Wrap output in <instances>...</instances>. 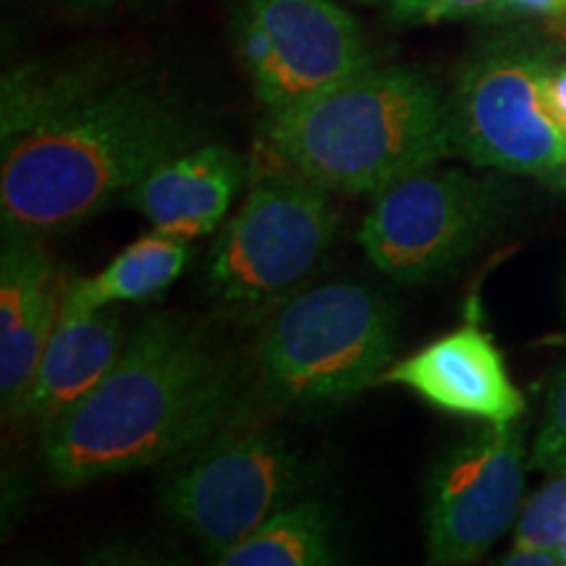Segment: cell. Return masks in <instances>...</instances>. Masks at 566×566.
I'll return each mask as SVG.
<instances>
[{"label": "cell", "mask_w": 566, "mask_h": 566, "mask_svg": "<svg viewBox=\"0 0 566 566\" xmlns=\"http://www.w3.org/2000/svg\"><path fill=\"white\" fill-rule=\"evenodd\" d=\"M525 433L485 422L438 459L428 485V562L472 564L520 520Z\"/></svg>", "instance_id": "10"}, {"label": "cell", "mask_w": 566, "mask_h": 566, "mask_svg": "<svg viewBox=\"0 0 566 566\" xmlns=\"http://www.w3.org/2000/svg\"><path fill=\"white\" fill-rule=\"evenodd\" d=\"M556 51L527 32L480 42L449 95L454 150L480 168L551 176L566 163V132L548 108Z\"/></svg>", "instance_id": "6"}, {"label": "cell", "mask_w": 566, "mask_h": 566, "mask_svg": "<svg viewBox=\"0 0 566 566\" xmlns=\"http://www.w3.org/2000/svg\"><path fill=\"white\" fill-rule=\"evenodd\" d=\"M247 179L244 160L216 142L189 147L142 179L126 195L155 229L176 237H208L226 221Z\"/></svg>", "instance_id": "13"}, {"label": "cell", "mask_w": 566, "mask_h": 566, "mask_svg": "<svg viewBox=\"0 0 566 566\" xmlns=\"http://www.w3.org/2000/svg\"><path fill=\"white\" fill-rule=\"evenodd\" d=\"M396 313L384 294L336 281L296 294L258 344L263 391L281 407H336L391 367Z\"/></svg>", "instance_id": "5"}, {"label": "cell", "mask_w": 566, "mask_h": 566, "mask_svg": "<svg viewBox=\"0 0 566 566\" xmlns=\"http://www.w3.org/2000/svg\"><path fill=\"white\" fill-rule=\"evenodd\" d=\"M546 97L551 113H554L558 126L566 132V63L556 61V66L551 69L546 82Z\"/></svg>", "instance_id": "21"}, {"label": "cell", "mask_w": 566, "mask_h": 566, "mask_svg": "<svg viewBox=\"0 0 566 566\" xmlns=\"http://www.w3.org/2000/svg\"><path fill=\"white\" fill-rule=\"evenodd\" d=\"M124 346L122 313L116 304L92 313L61 307L30 391L17 412L19 420L34 422L45 430L101 384L118 363Z\"/></svg>", "instance_id": "14"}, {"label": "cell", "mask_w": 566, "mask_h": 566, "mask_svg": "<svg viewBox=\"0 0 566 566\" xmlns=\"http://www.w3.org/2000/svg\"><path fill=\"white\" fill-rule=\"evenodd\" d=\"M378 384L405 386L443 412L483 422H514L527 407L491 334L472 323L391 365Z\"/></svg>", "instance_id": "11"}, {"label": "cell", "mask_w": 566, "mask_h": 566, "mask_svg": "<svg viewBox=\"0 0 566 566\" xmlns=\"http://www.w3.org/2000/svg\"><path fill=\"white\" fill-rule=\"evenodd\" d=\"M504 210L495 181L457 168H420L375 195L357 242L380 273L420 283L464 263Z\"/></svg>", "instance_id": "8"}, {"label": "cell", "mask_w": 566, "mask_h": 566, "mask_svg": "<svg viewBox=\"0 0 566 566\" xmlns=\"http://www.w3.org/2000/svg\"><path fill=\"white\" fill-rule=\"evenodd\" d=\"M192 260V244L187 237L155 229L116 254L92 279H74L63 292V310L111 307L122 302H147L166 292Z\"/></svg>", "instance_id": "15"}, {"label": "cell", "mask_w": 566, "mask_h": 566, "mask_svg": "<svg viewBox=\"0 0 566 566\" xmlns=\"http://www.w3.org/2000/svg\"><path fill=\"white\" fill-rule=\"evenodd\" d=\"M233 40L268 111L307 101L373 66L357 19L334 0H239Z\"/></svg>", "instance_id": "9"}, {"label": "cell", "mask_w": 566, "mask_h": 566, "mask_svg": "<svg viewBox=\"0 0 566 566\" xmlns=\"http://www.w3.org/2000/svg\"><path fill=\"white\" fill-rule=\"evenodd\" d=\"M66 283L40 237L6 233L0 254V396L17 417L61 315Z\"/></svg>", "instance_id": "12"}, {"label": "cell", "mask_w": 566, "mask_h": 566, "mask_svg": "<svg viewBox=\"0 0 566 566\" xmlns=\"http://www.w3.org/2000/svg\"><path fill=\"white\" fill-rule=\"evenodd\" d=\"M263 142L328 192L378 195L454 150L449 97L407 66H367L307 101L268 111Z\"/></svg>", "instance_id": "3"}, {"label": "cell", "mask_w": 566, "mask_h": 566, "mask_svg": "<svg viewBox=\"0 0 566 566\" xmlns=\"http://www.w3.org/2000/svg\"><path fill=\"white\" fill-rule=\"evenodd\" d=\"M250 179L242 208L205 258V289L231 307L292 292L321 265L338 231L334 202L321 184L283 163L252 171Z\"/></svg>", "instance_id": "7"}, {"label": "cell", "mask_w": 566, "mask_h": 566, "mask_svg": "<svg viewBox=\"0 0 566 566\" xmlns=\"http://www.w3.org/2000/svg\"><path fill=\"white\" fill-rule=\"evenodd\" d=\"M566 0H493L488 19H562Z\"/></svg>", "instance_id": "20"}, {"label": "cell", "mask_w": 566, "mask_h": 566, "mask_svg": "<svg viewBox=\"0 0 566 566\" xmlns=\"http://www.w3.org/2000/svg\"><path fill=\"white\" fill-rule=\"evenodd\" d=\"M556 551H558V558H562V564H566V537H564V543Z\"/></svg>", "instance_id": "24"}, {"label": "cell", "mask_w": 566, "mask_h": 566, "mask_svg": "<svg viewBox=\"0 0 566 566\" xmlns=\"http://www.w3.org/2000/svg\"><path fill=\"white\" fill-rule=\"evenodd\" d=\"M307 480V462L292 436L239 396L208 436L166 464L160 501L218 558L300 499Z\"/></svg>", "instance_id": "4"}, {"label": "cell", "mask_w": 566, "mask_h": 566, "mask_svg": "<svg viewBox=\"0 0 566 566\" xmlns=\"http://www.w3.org/2000/svg\"><path fill=\"white\" fill-rule=\"evenodd\" d=\"M237 401L221 346L187 317L153 315L101 384L42 430L45 470L55 485L84 488L168 464Z\"/></svg>", "instance_id": "2"}, {"label": "cell", "mask_w": 566, "mask_h": 566, "mask_svg": "<svg viewBox=\"0 0 566 566\" xmlns=\"http://www.w3.org/2000/svg\"><path fill=\"white\" fill-rule=\"evenodd\" d=\"M493 0H394V19L405 24H438V21L488 17Z\"/></svg>", "instance_id": "19"}, {"label": "cell", "mask_w": 566, "mask_h": 566, "mask_svg": "<svg viewBox=\"0 0 566 566\" xmlns=\"http://www.w3.org/2000/svg\"><path fill=\"white\" fill-rule=\"evenodd\" d=\"M566 537V472L556 475L522 506L514 546L556 551Z\"/></svg>", "instance_id": "17"}, {"label": "cell", "mask_w": 566, "mask_h": 566, "mask_svg": "<svg viewBox=\"0 0 566 566\" xmlns=\"http://www.w3.org/2000/svg\"><path fill=\"white\" fill-rule=\"evenodd\" d=\"M223 566H325L336 562L334 512L296 499L216 558Z\"/></svg>", "instance_id": "16"}, {"label": "cell", "mask_w": 566, "mask_h": 566, "mask_svg": "<svg viewBox=\"0 0 566 566\" xmlns=\"http://www.w3.org/2000/svg\"><path fill=\"white\" fill-rule=\"evenodd\" d=\"M48 3L66 6L74 11H113V9H126V6H139L145 0H48Z\"/></svg>", "instance_id": "23"}, {"label": "cell", "mask_w": 566, "mask_h": 566, "mask_svg": "<svg viewBox=\"0 0 566 566\" xmlns=\"http://www.w3.org/2000/svg\"><path fill=\"white\" fill-rule=\"evenodd\" d=\"M202 145L166 76L116 51L51 55L0 84V216L45 237L122 200L163 160Z\"/></svg>", "instance_id": "1"}, {"label": "cell", "mask_w": 566, "mask_h": 566, "mask_svg": "<svg viewBox=\"0 0 566 566\" xmlns=\"http://www.w3.org/2000/svg\"><path fill=\"white\" fill-rule=\"evenodd\" d=\"M558 179H562V184H564V187H566V163H564V166L562 168H558Z\"/></svg>", "instance_id": "25"}, {"label": "cell", "mask_w": 566, "mask_h": 566, "mask_svg": "<svg viewBox=\"0 0 566 566\" xmlns=\"http://www.w3.org/2000/svg\"><path fill=\"white\" fill-rule=\"evenodd\" d=\"M501 564L509 566H554L562 564L558 551L551 548H537V546H514V551L501 558Z\"/></svg>", "instance_id": "22"}, {"label": "cell", "mask_w": 566, "mask_h": 566, "mask_svg": "<svg viewBox=\"0 0 566 566\" xmlns=\"http://www.w3.org/2000/svg\"><path fill=\"white\" fill-rule=\"evenodd\" d=\"M530 464L548 475L566 472V367L558 373L554 388L548 394L546 417L541 433L535 438V449Z\"/></svg>", "instance_id": "18"}]
</instances>
